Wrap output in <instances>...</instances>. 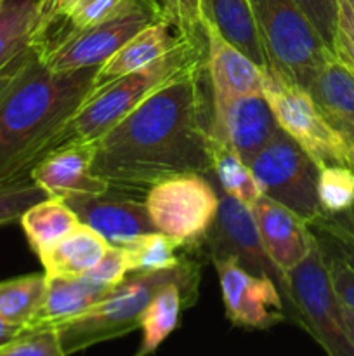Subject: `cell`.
<instances>
[{
	"label": "cell",
	"mask_w": 354,
	"mask_h": 356,
	"mask_svg": "<svg viewBox=\"0 0 354 356\" xmlns=\"http://www.w3.org/2000/svg\"><path fill=\"white\" fill-rule=\"evenodd\" d=\"M45 273L24 275L0 282V316L12 325L28 329L44 301Z\"/></svg>",
	"instance_id": "4316f807"
},
{
	"label": "cell",
	"mask_w": 354,
	"mask_h": 356,
	"mask_svg": "<svg viewBox=\"0 0 354 356\" xmlns=\"http://www.w3.org/2000/svg\"><path fill=\"white\" fill-rule=\"evenodd\" d=\"M49 197L51 195L33 181L17 186L0 188V226L19 221L28 209Z\"/></svg>",
	"instance_id": "1f68e13d"
},
{
	"label": "cell",
	"mask_w": 354,
	"mask_h": 356,
	"mask_svg": "<svg viewBox=\"0 0 354 356\" xmlns=\"http://www.w3.org/2000/svg\"><path fill=\"white\" fill-rule=\"evenodd\" d=\"M144 205L156 232L180 247L200 245L217 216L219 191L208 174H180L153 184Z\"/></svg>",
	"instance_id": "9c48e42d"
},
{
	"label": "cell",
	"mask_w": 354,
	"mask_h": 356,
	"mask_svg": "<svg viewBox=\"0 0 354 356\" xmlns=\"http://www.w3.org/2000/svg\"><path fill=\"white\" fill-rule=\"evenodd\" d=\"M167 21L187 40H203L207 0H163Z\"/></svg>",
	"instance_id": "f546056e"
},
{
	"label": "cell",
	"mask_w": 354,
	"mask_h": 356,
	"mask_svg": "<svg viewBox=\"0 0 354 356\" xmlns=\"http://www.w3.org/2000/svg\"><path fill=\"white\" fill-rule=\"evenodd\" d=\"M318 242L321 245L323 254H325L330 278H332L333 289H335L340 302L346 305L351 312H354V270L326 240L318 236Z\"/></svg>",
	"instance_id": "e575fe53"
},
{
	"label": "cell",
	"mask_w": 354,
	"mask_h": 356,
	"mask_svg": "<svg viewBox=\"0 0 354 356\" xmlns=\"http://www.w3.org/2000/svg\"><path fill=\"white\" fill-rule=\"evenodd\" d=\"M208 21L219 33L252 59L260 68H267V58L257 30L250 0H207Z\"/></svg>",
	"instance_id": "603a6c76"
},
{
	"label": "cell",
	"mask_w": 354,
	"mask_h": 356,
	"mask_svg": "<svg viewBox=\"0 0 354 356\" xmlns=\"http://www.w3.org/2000/svg\"><path fill=\"white\" fill-rule=\"evenodd\" d=\"M349 145H351V146H353V152H354V136H353V138H351V141H349Z\"/></svg>",
	"instance_id": "ee69618b"
},
{
	"label": "cell",
	"mask_w": 354,
	"mask_h": 356,
	"mask_svg": "<svg viewBox=\"0 0 354 356\" xmlns=\"http://www.w3.org/2000/svg\"><path fill=\"white\" fill-rule=\"evenodd\" d=\"M201 63H205V38H184L160 61L104 83L69 122L65 145L73 141L96 143L151 94Z\"/></svg>",
	"instance_id": "277c9868"
},
{
	"label": "cell",
	"mask_w": 354,
	"mask_h": 356,
	"mask_svg": "<svg viewBox=\"0 0 354 356\" xmlns=\"http://www.w3.org/2000/svg\"><path fill=\"white\" fill-rule=\"evenodd\" d=\"M250 211L264 249L283 273L302 263L318 242L307 222L264 195L250 205Z\"/></svg>",
	"instance_id": "9a60e30c"
},
{
	"label": "cell",
	"mask_w": 354,
	"mask_h": 356,
	"mask_svg": "<svg viewBox=\"0 0 354 356\" xmlns=\"http://www.w3.org/2000/svg\"><path fill=\"white\" fill-rule=\"evenodd\" d=\"M40 0H0V70L35 45Z\"/></svg>",
	"instance_id": "d4e9b609"
},
{
	"label": "cell",
	"mask_w": 354,
	"mask_h": 356,
	"mask_svg": "<svg viewBox=\"0 0 354 356\" xmlns=\"http://www.w3.org/2000/svg\"><path fill=\"white\" fill-rule=\"evenodd\" d=\"M128 273H130V266H128V257L124 247L110 245L103 259L85 277H89L96 284L113 289L118 284H121Z\"/></svg>",
	"instance_id": "d590c367"
},
{
	"label": "cell",
	"mask_w": 354,
	"mask_h": 356,
	"mask_svg": "<svg viewBox=\"0 0 354 356\" xmlns=\"http://www.w3.org/2000/svg\"><path fill=\"white\" fill-rule=\"evenodd\" d=\"M130 0H80L78 6L73 9V13L62 21L61 28H54L52 31H80L85 28L94 26L97 23H103L108 17L115 16L118 10L124 9ZM47 33V35H49ZM45 35V37H47Z\"/></svg>",
	"instance_id": "d6a6232c"
},
{
	"label": "cell",
	"mask_w": 354,
	"mask_h": 356,
	"mask_svg": "<svg viewBox=\"0 0 354 356\" xmlns=\"http://www.w3.org/2000/svg\"><path fill=\"white\" fill-rule=\"evenodd\" d=\"M19 222L37 257L80 226L75 212L59 197H49L35 204L21 216Z\"/></svg>",
	"instance_id": "cb8c5ba5"
},
{
	"label": "cell",
	"mask_w": 354,
	"mask_h": 356,
	"mask_svg": "<svg viewBox=\"0 0 354 356\" xmlns=\"http://www.w3.org/2000/svg\"><path fill=\"white\" fill-rule=\"evenodd\" d=\"M205 68L212 101L262 92V70L205 21Z\"/></svg>",
	"instance_id": "e0dca14e"
},
{
	"label": "cell",
	"mask_w": 354,
	"mask_h": 356,
	"mask_svg": "<svg viewBox=\"0 0 354 356\" xmlns=\"http://www.w3.org/2000/svg\"><path fill=\"white\" fill-rule=\"evenodd\" d=\"M349 2H351V3H353V7H354V0H349Z\"/></svg>",
	"instance_id": "f6af8a7d"
},
{
	"label": "cell",
	"mask_w": 354,
	"mask_h": 356,
	"mask_svg": "<svg viewBox=\"0 0 354 356\" xmlns=\"http://www.w3.org/2000/svg\"><path fill=\"white\" fill-rule=\"evenodd\" d=\"M205 63L167 83L96 141L92 172L120 193L180 174H210L212 97Z\"/></svg>",
	"instance_id": "6da1fadb"
},
{
	"label": "cell",
	"mask_w": 354,
	"mask_h": 356,
	"mask_svg": "<svg viewBox=\"0 0 354 356\" xmlns=\"http://www.w3.org/2000/svg\"><path fill=\"white\" fill-rule=\"evenodd\" d=\"M23 330L24 329H21V327L17 325H12V323H9L7 320H3L2 316H0V346L9 343V341H12L14 337L19 336Z\"/></svg>",
	"instance_id": "b9f144b4"
},
{
	"label": "cell",
	"mask_w": 354,
	"mask_h": 356,
	"mask_svg": "<svg viewBox=\"0 0 354 356\" xmlns=\"http://www.w3.org/2000/svg\"><path fill=\"white\" fill-rule=\"evenodd\" d=\"M118 247H124L127 252L130 273L169 270L183 261L177 256L179 243L160 232L144 233L128 242L120 243Z\"/></svg>",
	"instance_id": "83f0119b"
},
{
	"label": "cell",
	"mask_w": 354,
	"mask_h": 356,
	"mask_svg": "<svg viewBox=\"0 0 354 356\" xmlns=\"http://www.w3.org/2000/svg\"><path fill=\"white\" fill-rule=\"evenodd\" d=\"M200 284L174 282L165 285L146 308L141 327L142 341L134 356H149L179 327L180 312L193 306L198 299Z\"/></svg>",
	"instance_id": "44dd1931"
},
{
	"label": "cell",
	"mask_w": 354,
	"mask_h": 356,
	"mask_svg": "<svg viewBox=\"0 0 354 356\" xmlns=\"http://www.w3.org/2000/svg\"><path fill=\"white\" fill-rule=\"evenodd\" d=\"M160 21H167L163 0H130L103 23L80 31H52L35 47L52 72L103 66L139 31Z\"/></svg>",
	"instance_id": "5b68a950"
},
{
	"label": "cell",
	"mask_w": 354,
	"mask_h": 356,
	"mask_svg": "<svg viewBox=\"0 0 354 356\" xmlns=\"http://www.w3.org/2000/svg\"><path fill=\"white\" fill-rule=\"evenodd\" d=\"M287 277L290 289L287 318L302 327L326 356H354L342 322V302L333 289L319 242Z\"/></svg>",
	"instance_id": "52a82bcc"
},
{
	"label": "cell",
	"mask_w": 354,
	"mask_h": 356,
	"mask_svg": "<svg viewBox=\"0 0 354 356\" xmlns=\"http://www.w3.org/2000/svg\"><path fill=\"white\" fill-rule=\"evenodd\" d=\"M200 264L187 259L169 270L128 273L103 301L76 318L54 327L62 353L71 356L90 346L130 334L141 327L146 308L165 285L174 282L200 284Z\"/></svg>",
	"instance_id": "3957f363"
},
{
	"label": "cell",
	"mask_w": 354,
	"mask_h": 356,
	"mask_svg": "<svg viewBox=\"0 0 354 356\" xmlns=\"http://www.w3.org/2000/svg\"><path fill=\"white\" fill-rule=\"evenodd\" d=\"M78 3L80 0H40L37 40H35V44L40 42L49 31L59 26V23H62Z\"/></svg>",
	"instance_id": "f35d334b"
},
{
	"label": "cell",
	"mask_w": 354,
	"mask_h": 356,
	"mask_svg": "<svg viewBox=\"0 0 354 356\" xmlns=\"http://www.w3.org/2000/svg\"><path fill=\"white\" fill-rule=\"evenodd\" d=\"M110 242L85 225H80L56 245L38 256L45 277L76 278L89 273L106 254Z\"/></svg>",
	"instance_id": "7402d4cb"
},
{
	"label": "cell",
	"mask_w": 354,
	"mask_h": 356,
	"mask_svg": "<svg viewBox=\"0 0 354 356\" xmlns=\"http://www.w3.org/2000/svg\"><path fill=\"white\" fill-rule=\"evenodd\" d=\"M96 143L73 141L49 153L31 172V181L51 197L97 195L110 191V184L92 172Z\"/></svg>",
	"instance_id": "2e32d148"
},
{
	"label": "cell",
	"mask_w": 354,
	"mask_h": 356,
	"mask_svg": "<svg viewBox=\"0 0 354 356\" xmlns=\"http://www.w3.org/2000/svg\"><path fill=\"white\" fill-rule=\"evenodd\" d=\"M113 289L96 284L85 275L76 278L47 277L44 301L28 329H54L76 318L103 301Z\"/></svg>",
	"instance_id": "d6986e66"
},
{
	"label": "cell",
	"mask_w": 354,
	"mask_h": 356,
	"mask_svg": "<svg viewBox=\"0 0 354 356\" xmlns=\"http://www.w3.org/2000/svg\"><path fill=\"white\" fill-rule=\"evenodd\" d=\"M250 6L267 68L307 89L323 63L333 56L332 49L297 0H250Z\"/></svg>",
	"instance_id": "8992f818"
},
{
	"label": "cell",
	"mask_w": 354,
	"mask_h": 356,
	"mask_svg": "<svg viewBox=\"0 0 354 356\" xmlns=\"http://www.w3.org/2000/svg\"><path fill=\"white\" fill-rule=\"evenodd\" d=\"M318 198L323 214H342L354 205V170L330 165L319 170Z\"/></svg>",
	"instance_id": "f1b7e54d"
},
{
	"label": "cell",
	"mask_w": 354,
	"mask_h": 356,
	"mask_svg": "<svg viewBox=\"0 0 354 356\" xmlns=\"http://www.w3.org/2000/svg\"><path fill=\"white\" fill-rule=\"evenodd\" d=\"M99 68L52 72L35 52L0 99V188L30 183L35 167L65 145L69 122L104 86Z\"/></svg>",
	"instance_id": "7a4b0ae2"
},
{
	"label": "cell",
	"mask_w": 354,
	"mask_h": 356,
	"mask_svg": "<svg viewBox=\"0 0 354 356\" xmlns=\"http://www.w3.org/2000/svg\"><path fill=\"white\" fill-rule=\"evenodd\" d=\"M184 38L169 21H160L139 31L134 38L121 45L99 68V80L108 83L132 72L146 68L169 54ZM187 40V38H186Z\"/></svg>",
	"instance_id": "ffe728a7"
},
{
	"label": "cell",
	"mask_w": 354,
	"mask_h": 356,
	"mask_svg": "<svg viewBox=\"0 0 354 356\" xmlns=\"http://www.w3.org/2000/svg\"><path fill=\"white\" fill-rule=\"evenodd\" d=\"M214 264L221 282L226 315L233 325L267 330L287 320L281 292L271 278L257 277L231 259Z\"/></svg>",
	"instance_id": "7c38bea8"
},
{
	"label": "cell",
	"mask_w": 354,
	"mask_h": 356,
	"mask_svg": "<svg viewBox=\"0 0 354 356\" xmlns=\"http://www.w3.org/2000/svg\"><path fill=\"white\" fill-rule=\"evenodd\" d=\"M323 117L347 141L354 136V72L335 56L326 59L305 89Z\"/></svg>",
	"instance_id": "ac0fdd59"
},
{
	"label": "cell",
	"mask_w": 354,
	"mask_h": 356,
	"mask_svg": "<svg viewBox=\"0 0 354 356\" xmlns=\"http://www.w3.org/2000/svg\"><path fill=\"white\" fill-rule=\"evenodd\" d=\"M332 52L354 72V7L349 0H337V21Z\"/></svg>",
	"instance_id": "836d02e7"
},
{
	"label": "cell",
	"mask_w": 354,
	"mask_h": 356,
	"mask_svg": "<svg viewBox=\"0 0 354 356\" xmlns=\"http://www.w3.org/2000/svg\"><path fill=\"white\" fill-rule=\"evenodd\" d=\"M280 131L262 92L212 101V132L245 163H250Z\"/></svg>",
	"instance_id": "4fadbf2b"
},
{
	"label": "cell",
	"mask_w": 354,
	"mask_h": 356,
	"mask_svg": "<svg viewBox=\"0 0 354 356\" xmlns=\"http://www.w3.org/2000/svg\"><path fill=\"white\" fill-rule=\"evenodd\" d=\"M248 165L264 197L287 207L309 226L321 218L318 198L321 169L290 136L278 132Z\"/></svg>",
	"instance_id": "30bf717a"
},
{
	"label": "cell",
	"mask_w": 354,
	"mask_h": 356,
	"mask_svg": "<svg viewBox=\"0 0 354 356\" xmlns=\"http://www.w3.org/2000/svg\"><path fill=\"white\" fill-rule=\"evenodd\" d=\"M217 191V216L200 245H205L214 263L231 259L257 277L271 278L276 284L278 291L281 292L285 309H287L288 299H290L288 277L274 264V261L264 249L252 211L219 188Z\"/></svg>",
	"instance_id": "8fae6325"
},
{
	"label": "cell",
	"mask_w": 354,
	"mask_h": 356,
	"mask_svg": "<svg viewBox=\"0 0 354 356\" xmlns=\"http://www.w3.org/2000/svg\"><path fill=\"white\" fill-rule=\"evenodd\" d=\"M311 228L316 235L321 236L323 240H326V242H328L330 245H332L333 249L342 256V259L354 270V236L353 235H349L347 232L340 229L339 226L326 221L323 216L312 222Z\"/></svg>",
	"instance_id": "74e56055"
},
{
	"label": "cell",
	"mask_w": 354,
	"mask_h": 356,
	"mask_svg": "<svg viewBox=\"0 0 354 356\" xmlns=\"http://www.w3.org/2000/svg\"><path fill=\"white\" fill-rule=\"evenodd\" d=\"M210 174L217 181L219 190L245 204L246 207L262 197V191L248 163L243 162L235 149L215 138L214 132H212L210 143Z\"/></svg>",
	"instance_id": "484cf974"
},
{
	"label": "cell",
	"mask_w": 354,
	"mask_h": 356,
	"mask_svg": "<svg viewBox=\"0 0 354 356\" xmlns=\"http://www.w3.org/2000/svg\"><path fill=\"white\" fill-rule=\"evenodd\" d=\"M35 52H37V47H35V45H31L28 51H24L23 54L17 56L14 61H10L6 68L0 70V99L6 96V92L10 89V86L16 82L17 76L21 75V72L26 68V65L31 61V58L35 56Z\"/></svg>",
	"instance_id": "ab89813d"
},
{
	"label": "cell",
	"mask_w": 354,
	"mask_h": 356,
	"mask_svg": "<svg viewBox=\"0 0 354 356\" xmlns=\"http://www.w3.org/2000/svg\"><path fill=\"white\" fill-rule=\"evenodd\" d=\"M262 94L281 131L290 136L319 169L342 165L354 170L353 146L323 117L304 87L285 79L273 68H264Z\"/></svg>",
	"instance_id": "ba28073f"
},
{
	"label": "cell",
	"mask_w": 354,
	"mask_h": 356,
	"mask_svg": "<svg viewBox=\"0 0 354 356\" xmlns=\"http://www.w3.org/2000/svg\"><path fill=\"white\" fill-rule=\"evenodd\" d=\"M342 322L344 327H346L347 337H349L354 346V312H351L346 305H342Z\"/></svg>",
	"instance_id": "7bdbcfd3"
},
{
	"label": "cell",
	"mask_w": 354,
	"mask_h": 356,
	"mask_svg": "<svg viewBox=\"0 0 354 356\" xmlns=\"http://www.w3.org/2000/svg\"><path fill=\"white\" fill-rule=\"evenodd\" d=\"M297 3L307 14L323 40L332 49L337 21V0H297Z\"/></svg>",
	"instance_id": "8d00e7d4"
},
{
	"label": "cell",
	"mask_w": 354,
	"mask_h": 356,
	"mask_svg": "<svg viewBox=\"0 0 354 356\" xmlns=\"http://www.w3.org/2000/svg\"><path fill=\"white\" fill-rule=\"evenodd\" d=\"M62 202L85 225L103 235L110 245H120L144 233L156 232L146 211L144 202L121 195L120 191H104L97 195H61Z\"/></svg>",
	"instance_id": "5bb4252c"
},
{
	"label": "cell",
	"mask_w": 354,
	"mask_h": 356,
	"mask_svg": "<svg viewBox=\"0 0 354 356\" xmlns=\"http://www.w3.org/2000/svg\"><path fill=\"white\" fill-rule=\"evenodd\" d=\"M0 356H65L56 329H24L0 346Z\"/></svg>",
	"instance_id": "4dcf8cb0"
},
{
	"label": "cell",
	"mask_w": 354,
	"mask_h": 356,
	"mask_svg": "<svg viewBox=\"0 0 354 356\" xmlns=\"http://www.w3.org/2000/svg\"><path fill=\"white\" fill-rule=\"evenodd\" d=\"M323 218L326 221H330L332 225L339 226L340 229L347 232L349 235L354 236V205L349 209V211L342 212V214H323Z\"/></svg>",
	"instance_id": "60d3db41"
}]
</instances>
